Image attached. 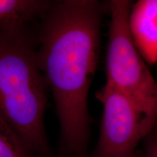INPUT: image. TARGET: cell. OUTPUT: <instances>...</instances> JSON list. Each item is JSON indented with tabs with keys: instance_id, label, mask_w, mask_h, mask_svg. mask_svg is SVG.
<instances>
[{
	"instance_id": "6da1fadb",
	"label": "cell",
	"mask_w": 157,
	"mask_h": 157,
	"mask_svg": "<svg viewBox=\"0 0 157 157\" xmlns=\"http://www.w3.org/2000/svg\"><path fill=\"white\" fill-rule=\"evenodd\" d=\"M103 12L96 0L53 2L36 35L39 64L60 124L61 157L87 156L88 93L99 59Z\"/></svg>"
},
{
	"instance_id": "7a4b0ae2",
	"label": "cell",
	"mask_w": 157,
	"mask_h": 157,
	"mask_svg": "<svg viewBox=\"0 0 157 157\" xmlns=\"http://www.w3.org/2000/svg\"><path fill=\"white\" fill-rule=\"evenodd\" d=\"M29 29L0 35V111L36 157H51L44 128L48 83Z\"/></svg>"
},
{
	"instance_id": "3957f363",
	"label": "cell",
	"mask_w": 157,
	"mask_h": 157,
	"mask_svg": "<svg viewBox=\"0 0 157 157\" xmlns=\"http://www.w3.org/2000/svg\"><path fill=\"white\" fill-rule=\"evenodd\" d=\"M132 2L111 0L105 84L137 105L153 126L157 122V82L135 46L129 27Z\"/></svg>"
},
{
	"instance_id": "277c9868",
	"label": "cell",
	"mask_w": 157,
	"mask_h": 157,
	"mask_svg": "<svg viewBox=\"0 0 157 157\" xmlns=\"http://www.w3.org/2000/svg\"><path fill=\"white\" fill-rule=\"evenodd\" d=\"M103 105L99 140L92 157H134L154 127L129 98L105 85L96 94Z\"/></svg>"
},
{
	"instance_id": "5b68a950",
	"label": "cell",
	"mask_w": 157,
	"mask_h": 157,
	"mask_svg": "<svg viewBox=\"0 0 157 157\" xmlns=\"http://www.w3.org/2000/svg\"><path fill=\"white\" fill-rule=\"evenodd\" d=\"M129 27L135 46L145 61L157 63V0L133 3Z\"/></svg>"
},
{
	"instance_id": "8992f818",
	"label": "cell",
	"mask_w": 157,
	"mask_h": 157,
	"mask_svg": "<svg viewBox=\"0 0 157 157\" xmlns=\"http://www.w3.org/2000/svg\"><path fill=\"white\" fill-rule=\"evenodd\" d=\"M53 2L47 0H0V35L29 29L41 21Z\"/></svg>"
},
{
	"instance_id": "52a82bcc",
	"label": "cell",
	"mask_w": 157,
	"mask_h": 157,
	"mask_svg": "<svg viewBox=\"0 0 157 157\" xmlns=\"http://www.w3.org/2000/svg\"><path fill=\"white\" fill-rule=\"evenodd\" d=\"M0 157H36L0 111Z\"/></svg>"
},
{
	"instance_id": "ba28073f",
	"label": "cell",
	"mask_w": 157,
	"mask_h": 157,
	"mask_svg": "<svg viewBox=\"0 0 157 157\" xmlns=\"http://www.w3.org/2000/svg\"><path fill=\"white\" fill-rule=\"evenodd\" d=\"M145 140V157H157V137L151 133Z\"/></svg>"
},
{
	"instance_id": "9c48e42d",
	"label": "cell",
	"mask_w": 157,
	"mask_h": 157,
	"mask_svg": "<svg viewBox=\"0 0 157 157\" xmlns=\"http://www.w3.org/2000/svg\"><path fill=\"white\" fill-rule=\"evenodd\" d=\"M151 133H153V134H154L155 136L157 137V122L156 124V125H155V127H154V130H153V132Z\"/></svg>"
}]
</instances>
